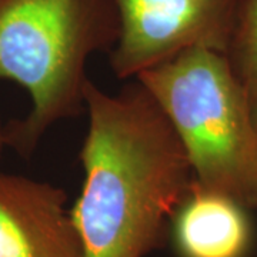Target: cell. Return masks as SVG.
<instances>
[{
	"instance_id": "cell-2",
	"label": "cell",
	"mask_w": 257,
	"mask_h": 257,
	"mask_svg": "<svg viewBox=\"0 0 257 257\" xmlns=\"http://www.w3.org/2000/svg\"><path fill=\"white\" fill-rule=\"evenodd\" d=\"M120 33L114 0H0V79L20 84L32 109L5 124V143L30 157L57 121L84 110L86 64Z\"/></svg>"
},
{
	"instance_id": "cell-3",
	"label": "cell",
	"mask_w": 257,
	"mask_h": 257,
	"mask_svg": "<svg viewBox=\"0 0 257 257\" xmlns=\"http://www.w3.org/2000/svg\"><path fill=\"white\" fill-rule=\"evenodd\" d=\"M136 80L175 128L194 184L257 209V130L226 55L193 47Z\"/></svg>"
},
{
	"instance_id": "cell-6",
	"label": "cell",
	"mask_w": 257,
	"mask_h": 257,
	"mask_svg": "<svg viewBox=\"0 0 257 257\" xmlns=\"http://www.w3.org/2000/svg\"><path fill=\"white\" fill-rule=\"evenodd\" d=\"M169 237L179 257H247L253 226L246 207L193 182L172 217Z\"/></svg>"
},
{
	"instance_id": "cell-4",
	"label": "cell",
	"mask_w": 257,
	"mask_h": 257,
	"mask_svg": "<svg viewBox=\"0 0 257 257\" xmlns=\"http://www.w3.org/2000/svg\"><path fill=\"white\" fill-rule=\"evenodd\" d=\"M120 33L110 56L119 79L138 77L193 47L224 53L239 0H114Z\"/></svg>"
},
{
	"instance_id": "cell-5",
	"label": "cell",
	"mask_w": 257,
	"mask_h": 257,
	"mask_svg": "<svg viewBox=\"0 0 257 257\" xmlns=\"http://www.w3.org/2000/svg\"><path fill=\"white\" fill-rule=\"evenodd\" d=\"M66 203L52 183L0 173V257H83Z\"/></svg>"
},
{
	"instance_id": "cell-7",
	"label": "cell",
	"mask_w": 257,
	"mask_h": 257,
	"mask_svg": "<svg viewBox=\"0 0 257 257\" xmlns=\"http://www.w3.org/2000/svg\"><path fill=\"white\" fill-rule=\"evenodd\" d=\"M224 55L244 92L257 130V0H239Z\"/></svg>"
},
{
	"instance_id": "cell-1",
	"label": "cell",
	"mask_w": 257,
	"mask_h": 257,
	"mask_svg": "<svg viewBox=\"0 0 257 257\" xmlns=\"http://www.w3.org/2000/svg\"><path fill=\"white\" fill-rule=\"evenodd\" d=\"M84 109V180L70 210L83 257H146L163 247L173 214L192 192L183 146L138 80L117 94L89 80Z\"/></svg>"
},
{
	"instance_id": "cell-8",
	"label": "cell",
	"mask_w": 257,
	"mask_h": 257,
	"mask_svg": "<svg viewBox=\"0 0 257 257\" xmlns=\"http://www.w3.org/2000/svg\"><path fill=\"white\" fill-rule=\"evenodd\" d=\"M5 146H6V143H5V124L0 121V153H2Z\"/></svg>"
}]
</instances>
